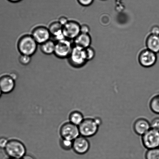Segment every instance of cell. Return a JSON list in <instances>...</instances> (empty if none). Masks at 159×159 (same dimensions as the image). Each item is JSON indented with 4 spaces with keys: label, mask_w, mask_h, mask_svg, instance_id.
<instances>
[{
    "label": "cell",
    "mask_w": 159,
    "mask_h": 159,
    "mask_svg": "<svg viewBox=\"0 0 159 159\" xmlns=\"http://www.w3.org/2000/svg\"><path fill=\"white\" fill-rule=\"evenodd\" d=\"M90 28L88 25L83 24L81 25V33L89 34Z\"/></svg>",
    "instance_id": "cell-27"
},
{
    "label": "cell",
    "mask_w": 159,
    "mask_h": 159,
    "mask_svg": "<svg viewBox=\"0 0 159 159\" xmlns=\"http://www.w3.org/2000/svg\"><path fill=\"white\" fill-rule=\"evenodd\" d=\"M78 3L81 6L88 7L93 4L94 0H77Z\"/></svg>",
    "instance_id": "cell-25"
},
{
    "label": "cell",
    "mask_w": 159,
    "mask_h": 159,
    "mask_svg": "<svg viewBox=\"0 0 159 159\" xmlns=\"http://www.w3.org/2000/svg\"><path fill=\"white\" fill-rule=\"evenodd\" d=\"M9 141V140L6 137L0 138V149H4Z\"/></svg>",
    "instance_id": "cell-26"
},
{
    "label": "cell",
    "mask_w": 159,
    "mask_h": 159,
    "mask_svg": "<svg viewBox=\"0 0 159 159\" xmlns=\"http://www.w3.org/2000/svg\"><path fill=\"white\" fill-rule=\"evenodd\" d=\"M68 60L70 65L73 67H82L88 61L85 49L74 45Z\"/></svg>",
    "instance_id": "cell-4"
},
{
    "label": "cell",
    "mask_w": 159,
    "mask_h": 159,
    "mask_svg": "<svg viewBox=\"0 0 159 159\" xmlns=\"http://www.w3.org/2000/svg\"><path fill=\"white\" fill-rule=\"evenodd\" d=\"M102 1H106V0H102Z\"/></svg>",
    "instance_id": "cell-34"
},
{
    "label": "cell",
    "mask_w": 159,
    "mask_h": 159,
    "mask_svg": "<svg viewBox=\"0 0 159 159\" xmlns=\"http://www.w3.org/2000/svg\"><path fill=\"white\" fill-rule=\"evenodd\" d=\"M8 1L12 3H17L21 1L22 0H7Z\"/></svg>",
    "instance_id": "cell-31"
},
{
    "label": "cell",
    "mask_w": 159,
    "mask_h": 159,
    "mask_svg": "<svg viewBox=\"0 0 159 159\" xmlns=\"http://www.w3.org/2000/svg\"><path fill=\"white\" fill-rule=\"evenodd\" d=\"M68 118L69 122L77 126L80 125L85 118L82 112L77 110L71 112Z\"/></svg>",
    "instance_id": "cell-18"
},
{
    "label": "cell",
    "mask_w": 159,
    "mask_h": 159,
    "mask_svg": "<svg viewBox=\"0 0 159 159\" xmlns=\"http://www.w3.org/2000/svg\"><path fill=\"white\" fill-rule=\"evenodd\" d=\"M145 159H159V148L147 149L145 154Z\"/></svg>",
    "instance_id": "cell-20"
},
{
    "label": "cell",
    "mask_w": 159,
    "mask_h": 159,
    "mask_svg": "<svg viewBox=\"0 0 159 159\" xmlns=\"http://www.w3.org/2000/svg\"><path fill=\"white\" fill-rule=\"evenodd\" d=\"M149 107L152 113L159 115V93H156L151 98Z\"/></svg>",
    "instance_id": "cell-19"
},
{
    "label": "cell",
    "mask_w": 159,
    "mask_h": 159,
    "mask_svg": "<svg viewBox=\"0 0 159 159\" xmlns=\"http://www.w3.org/2000/svg\"><path fill=\"white\" fill-rule=\"evenodd\" d=\"M87 61H89L93 60L96 56V51L95 49L91 47L86 48L85 49Z\"/></svg>",
    "instance_id": "cell-22"
},
{
    "label": "cell",
    "mask_w": 159,
    "mask_h": 159,
    "mask_svg": "<svg viewBox=\"0 0 159 159\" xmlns=\"http://www.w3.org/2000/svg\"><path fill=\"white\" fill-rule=\"evenodd\" d=\"M142 143L147 149L159 148V131L151 128L141 136Z\"/></svg>",
    "instance_id": "cell-6"
},
{
    "label": "cell",
    "mask_w": 159,
    "mask_h": 159,
    "mask_svg": "<svg viewBox=\"0 0 159 159\" xmlns=\"http://www.w3.org/2000/svg\"><path fill=\"white\" fill-rule=\"evenodd\" d=\"M19 61L22 65L26 66L29 64L31 61V57L30 56L21 54L18 59Z\"/></svg>",
    "instance_id": "cell-23"
},
{
    "label": "cell",
    "mask_w": 159,
    "mask_h": 159,
    "mask_svg": "<svg viewBox=\"0 0 159 159\" xmlns=\"http://www.w3.org/2000/svg\"><path fill=\"white\" fill-rule=\"evenodd\" d=\"M73 41L74 46L85 49L91 46L92 39L89 34L80 33Z\"/></svg>",
    "instance_id": "cell-15"
},
{
    "label": "cell",
    "mask_w": 159,
    "mask_h": 159,
    "mask_svg": "<svg viewBox=\"0 0 159 159\" xmlns=\"http://www.w3.org/2000/svg\"><path fill=\"white\" fill-rule=\"evenodd\" d=\"M22 159H35L34 157L30 155H25Z\"/></svg>",
    "instance_id": "cell-30"
},
{
    "label": "cell",
    "mask_w": 159,
    "mask_h": 159,
    "mask_svg": "<svg viewBox=\"0 0 159 159\" xmlns=\"http://www.w3.org/2000/svg\"><path fill=\"white\" fill-rule=\"evenodd\" d=\"M90 142L85 137L80 135L73 141L72 149L78 155H85L90 150Z\"/></svg>",
    "instance_id": "cell-11"
},
{
    "label": "cell",
    "mask_w": 159,
    "mask_h": 159,
    "mask_svg": "<svg viewBox=\"0 0 159 159\" xmlns=\"http://www.w3.org/2000/svg\"><path fill=\"white\" fill-rule=\"evenodd\" d=\"M151 34L159 35V26L155 25L152 26L151 29Z\"/></svg>",
    "instance_id": "cell-29"
},
{
    "label": "cell",
    "mask_w": 159,
    "mask_h": 159,
    "mask_svg": "<svg viewBox=\"0 0 159 159\" xmlns=\"http://www.w3.org/2000/svg\"><path fill=\"white\" fill-rule=\"evenodd\" d=\"M71 40L65 39L56 42L54 54L60 59L68 58L73 48Z\"/></svg>",
    "instance_id": "cell-5"
},
{
    "label": "cell",
    "mask_w": 159,
    "mask_h": 159,
    "mask_svg": "<svg viewBox=\"0 0 159 159\" xmlns=\"http://www.w3.org/2000/svg\"><path fill=\"white\" fill-rule=\"evenodd\" d=\"M2 92L1 89H0V98L1 97L2 95Z\"/></svg>",
    "instance_id": "cell-32"
},
{
    "label": "cell",
    "mask_w": 159,
    "mask_h": 159,
    "mask_svg": "<svg viewBox=\"0 0 159 159\" xmlns=\"http://www.w3.org/2000/svg\"><path fill=\"white\" fill-rule=\"evenodd\" d=\"M48 28L50 32L51 37H54L56 41L66 39L63 34V26L58 21L52 22Z\"/></svg>",
    "instance_id": "cell-14"
},
{
    "label": "cell",
    "mask_w": 159,
    "mask_h": 159,
    "mask_svg": "<svg viewBox=\"0 0 159 159\" xmlns=\"http://www.w3.org/2000/svg\"><path fill=\"white\" fill-rule=\"evenodd\" d=\"M102 124V120L98 117L85 118L78 126L80 135L87 138L95 136Z\"/></svg>",
    "instance_id": "cell-1"
},
{
    "label": "cell",
    "mask_w": 159,
    "mask_h": 159,
    "mask_svg": "<svg viewBox=\"0 0 159 159\" xmlns=\"http://www.w3.org/2000/svg\"><path fill=\"white\" fill-rule=\"evenodd\" d=\"M63 33L65 38L74 40L81 33V25L74 20H69L63 26Z\"/></svg>",
    "instance_id": "cell-9"
},
{
    "label": "cell",
    "mask_w": 159,
    "mask_h": 159,
    "mask_svg": "<svg viewBox=\"0 0 159 159\" xmlns=\"http://www.w3.org/2000/svg\"><path fill=\"white\" fill-rule=\"evenodd\" d=\"M15 80L11 75H3L0 77V89L4 94H9L15 89Z\"/></svg>",
    "instance_id": "cell-12"
},
{
    "label": "cell",
    "mask_w": 159,
    "mask_h": 159,
    "mask_svg": "<svg viewBox=\"0 0 159 159\" xmlns=\"http://www.w3.org/2000/svg\"><path fill=\"white\" fill-rule=\"evenodd\" d=\"M151 128L159 131V117L154 118L150 122Z\"/></svg>",
    "instance_id": "cell-24"
},
{
    "label": "cell",
    "mask_w": 159,
    "mask_h": 159,
    "mask_svg": "<svg viewBox=\"0 0 159 159\" xmlns=\"http://www.w3.org/2000/svg\"><path fill=\"white\" fill-rule=\"evenodd\" d=\"M59 144L62 149L66 151L72 149L73 141L71 140L61 139Z\"/></svg>",
    "instance_id": "cell-21"
},
{
    "label": "cell",
    "mask_w": 159,
    "mask_h": 159,
    "mask_svg": "<svg viewBox=\"0 0 159 159\" xmlns=\"http://www.w3.org/2000/svg\"><path fill=\"white\" fill-rule=\"evenodd\" d=\"M151 129L150 122L144 118H138L133 125L134 132L139 136H142Z\"/></svg>",
    "instance_id": "cell-13"
},
{
    "label": "cell",
    "mask_w": 159,
    "mask_h": 159,
    "mask_svg": "<svg viewBox=\"0 0 159 159\" xmlns=\"http://www.w3.org/2000/svg\"><path fill=\"white\" fill-rule=\"evenodd\" d=\"M38 43L32 35L26 34L20 37L17 43V48L21 54L32 57L36 52Z\"/></svg>",
    "instance_id": "cell-2"
},
{
    "label": "cell",
    "mask_w": 159,
    "mask_h": 159,
    "mask_svg": "<svg viewBox=\"0 0 159 159\" xmlns=\"http://www.w3.org/2000/svg\"><path fill=\"white\" fill-rule=\"evenodd\" d=\"M146 48L157 54L159 53V35L150 34L146 40Z\"/></svg>",
    "instance_id": "cell-16"
},
{
    "label": "cell",
    "mask_w": 159,
    "mask_h": 159,
    "mask_svg": "<svg viewBox=\"0 0 159 159\" xmlns=\"http://www.w3.org/2000/svg\"><path fill=\"white\" fill-rule=\"evenodd\" d=\"M9 159H18V158H10Z\"/></svg>",
    "instance_id": "cell-33"
},
{
    "label": "cell",
    "mask_w": 159,
    "mask_h": 159,
    "mask_svg": "<svg viewBox=\"0 0 159 159\" xmlns=\"http://www.w3.org/2000/svg\"><path fill=\"white\" fill-rule=\"evenodd\" d=\"M138 59L141 66L145 68L151 67L157 63V54L146 48L140 52Z\"/></svg>",
    "instance_id": "cell-8"
},
{
    "label": "cell",
    "mask_w": 159,
    "mask_h": 159,
    "mask_svg": "<svg viewBox=\"0 0 159 159\" xmlns=\"http://www.w3.org/2000/svg\"><path fill=\"white\" fill-rule=\"evenodd\" d=\"M4 150L6 155L10 158L22 159L26 155V149L21 141L17 139H10Z\"/></svg>",
    "instance_id": "cell-3"
},
{
    "label": "cell",
    "mask_w": 159,
    "mask_h": 159,
    "mask_svg": "<svg viewBox=\"0 0 159 159\" xmlns=\"http://www.w3.org/2000/svg\"><path fill=\"white\" fill-rule=\"evenodd\" d=\"M69 21L67 17L64 16H62L59 18L58 21L62 26L65 25L68 23V22Z\"/></svg>",
    "instance_id": "cell-28"
},
{
    "label": "cell",
    "mask_w": 159,
    "mask_h": 159,
    "mask_svg": "<svg viewBox=\"0 0 159 159\" xmlns=\"http://www.w3.org/2000/svg\"><path fill=\"white\" fill-rule=\"evenodd\" d=\"M56 43L50 39L40 45V50L46 55H51L54 53Z\"/></svg>",
    "instance_id": "cell-17"
},
{
    "label": "cell",
    "mask_w": 159,
    "mask_h": 159,
    "mask_svg": "<svg viewBox=\"0 0 159 159\" xmlns=\"http://www.w3.org/2000/svg\"><path fill=\"white\" fill-rule=\"evenodd\" d=\"M59 133L61 138L72 141L80 135L78 126L72 124L69 121L62 125Z\"/></svg>",
    "instance_id": "cell-7"
},
{
    "label": "cell",
    "mask_w": 159,
    "mask_h": 159,
    "mask_svg": "<svg viewBox=\"0 0 159 159\" xmlns=\"http://www.w3.org/2000/svg\"><path fill=\"white\" fill-rule=\"evenodd\" d=\"M38 44H42L50 40L51 37L48 28L43 26H39L33 30L31 34Z\"/></svg>",
    "instance_id": "cell-10"
}]
</instances>
